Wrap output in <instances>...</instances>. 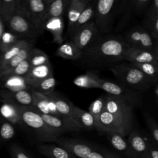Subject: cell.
I'll return each instance as SVG.
<instances>
[{"mask_svg":"<svg viewBox=\"0 0 158 158\" xmlns=\"http://www.w3.org/2000/svg\"><path fill=\"white\" fill-rule=\"evenodd\" d=\"M133 14L131 0H119L114 30L115 32L122 30L128 23Z\"/></svg>","mask_w":158,"mask_h":158,"instance_id":"obj_17","label":"cell"},{"mask_svg":"<svg viewBox=\"0 0 158 158\" xmlns=\"http://www.w3.org/2000/svg\"><path fill=\"white\" fill-rule=\"evenodd\" d=\"M5 31V23L2 19L0 17V46H1V41L2 35Z\"/></svg>","mask_w":158,"mask_h":158,"instance_id":"obj_47","label":"cell"},{"mask_svg":"<svg viewBox=\"0 0 158 158\" xmlns=\"http://www.w3.org/2000/svg\"><path fill=\"white\" fill-rule=\"evenodd\" d=\"M124 60L130 63H151L158 65V53L130 47L125 54Z\"/></svg>","mask_w":158,"mask_h":158,"instance_id":"obj_15","label":"cell"},{"mask_svg":"<svg viewBox=\"0 0 158 158\" xmlns=\"http://www.w3.org/2000/svg\"><path fill=\"white\" fill-rule=\"evenodd\" d=\"M135 107L127 101L109 94L106 95L105 109L122 125L129 135L133 129Z\"/></svg>","mask_w":158,"mask_h":158,"instance_id":"obj_5","label":"cell"},{"mask_svg":"<svg viewBox=\"0 0 158 158\" xmlns=\"http://www.w3.org/2000/svg\"><path fill=\"white\" fill-rule=\"evenodd\" d=\"M123 38L131 48L158 53V43L154 41L150 33L142 26L130 28L125 33Z\"/></svg>","mask_w":158,"mask_h":158,"instance_id":"obj_7","label":"cell"},{"mask_svg":"<svg viewBox=\"0 0 158 158\" xmlns=\"http://www.w3.org/2000/svg\"><path fill=\"white\" fill-rule=\"evenodd\" d=\"M51 76H53L52 68L51 63H48L31 67L30 71L25 77V78L32 90V88L37 83Z\"/></svg>","mask_w":158,"mask_h":158,"instance_id":"obj_16","label":"cell"},{"mask_svg":"<svg viewBox=\"0 0 158 158\" xmlns=\"http://www.w3.org/2000/svg\"><path fill=\"white\" fill-rule=\"evenodd\" d=\"M129 48L123 36L102 35L81 51L80 60L89 67L109 69L124 61Z\"/></svg>","mask_w":158,"mask_h":158,"instance_id":"obj_1","label":"cell"},{"mask_svg":"<svg viewBox=\"0 0 158 158\" xmlns=\"http://www.w3.org/2000/svg\"><path fill=\"white\" fill-rule=\"evenodd\" d=\"M96 130L101 133H118L123 136H126L128 133L126 132L122 125L109 112L104 110L99 117L96 123Z\"/></svg>","mask_w":158,"mask_h":158,"instance_id":"obj_13","label":"cell"},{"mask_svg":"<svg viewBox=\"0 0 158 158\" xmlns=\"http://www.w3.org/2000/svg\"><path fill=\"white\" fill-rule=\"evenodd\" d=\"M99 89L106 91L107 94L121 98L127 101L135 107H138L141 104V93L130 89L120 83H115L101 79Z\"/></svg>","mask_w":158,"mask_h":158,"instance_id":"obj_8","label":"cell"},{"mask_svg":"<svg viewBox=\"0 0 158 158\" xmlns=\"http://www.w3.org/2000/svg\"><path fill=\"white\" fill-rule=\"evenodd\" d=\"M9 31L19 37L36 38L38 36L30 19L25 0H16L14 14L5 23Z\"/></svg>","mask_w":158,"mask_h":158,"instance_id":"obj_4","label":"cell"},{"mask_svg":"<svg viewBox=\"0 0 158 158\" xmlns=\"http://www.w3.org/2000/svg\"><path fill=\"white\" fill-rule=\"evenodd\" d=\"M53 102L57 112L61 115L71 118L73 104L61 98L58 94L54 92L47 95Z\"/></svg>","mask_w":158,"mask_h":158,"instance_id":"obj_32","label":"cell"},{"mask_svg":"<svg viewBox=\"0 0 158 158\" xmlns=\"http://www.w3.org/2000/svg\"><path fill=\"white\" fill-rule=\"evenodd\" d=\"M71 118L79 124L81 129L90 130L96 128L94 118L91 114L75 105L72 108Z\"/></svg>","mask_w":158,"mask_h":158,"instance_id":"obj_25","label":"cell"},{"mask_svg":"<svg viewBox=\"0 0 158 158\" xmlns=\"http://www.w3.org/2000/svg\"><path fill=\"white\" fill-rule=\"evenodd\" d=\"M0 89H1V87H0Z\"/></svg>","mask_w":158,"mask_h":158,"instance_id":"obj_49","label":"cell"},{"mask_svg":"<svg viewBox=\"0 0 158 158\" xmlns=\"http://www.w3.org/2000/svg\"><path fill=\"white\" fill-rule=\"evenodd\" d=\"M89 1L90 0H69L67 7L68 18L67 33L71 30Z\"/></svg>","mask_w":158,"mask_h":158,"instance_id":"obj_22","label":"cell"},{"mask_svg":"<svg viewBox=\"0 0 158 158\" xmlns=\"http://www.w3.org/2000/svg\"><path fill=\"white\" fill-rule=\"evenodd\" d=\"M101 35L93 20H91L77 31L70 38V41L81 52Z\"/></svg>","mask_w":158,"mask_h":158,"instance_id":"obj_10","label":"cell"},{"mask_svg":"<svg viewBox=\"0 0 158 158\" xmlns=\"http://www.w3.org/2000/svg\"><path fill=\"white\" fill-rule=\"evenodd\" d=\"M0 87L2 89L13 91L31 90L25 77L19 76H6L0 78Z\"/></svg>","mask_w":158,"mask_h":158,"instance_id":"obj_24","label":"cell"},{"mask_svg":"<svg viewBox=\"0 0 158 158\" xmlns=\"http://www.w3.org/2000/svg\"><path fill=\"white\" fill-rule=\"evenodd\" d=\"M102 78L93 71H87L85 74L75 78L73 83L80 88H99L100 82Z\"/></svg>","mask_w":158,"mask_h":158,"instance_id":"obj_26","label":"cell"},{"mask_svg":"<svg viewBox=\"0 0 158 158\" xmlns=\"http://www.w3.org/2000/svg\"><path fill=\"white\" fill-rule=\"evenodd\" d=\"M31 67L28 60H27V59H26L23 61H22L20 64H19L16 67H15L10 71L7 72L2 77H6V76H10V75L25 77L30 71Z\"/></svg>","mask_w":158,"mask_h":158,"instance_id":"obj_41","label":"cell"},{"mask_svg":"<svg viewBox=\"0 0 158 158\" xmlns=\"http://www.w3.org/2000/svg\"><path fill=\"white\" fill-rule=\"evenodd\" d=\"M119 0L96 1L93 21L101 35H107L114 28Z\"/></svg>","mask_w":158,"mask_h":158,"instance_id":"obj_6","label":"cell"},{"mask_svg":"<svg viewBox=\"0 0 158 158\" xmlns=\"http://www.w3.org/2000/svg\"><path fill=\"white\" fill-rule=\"evenodd\" d=\"M107 138L111 145L123 156L128 158H136L132 152L128 142L125 139V137L118 133H107Z\"/></svg>","mask_w":158,"mask_h":158,"instance_id":"obj_23","label":"cell"},{"mask_svg":"<svg viewBox=\"0 0 158 158\" xmlns=\"http://www.w3.org/2000/svg\"><path fill=\"white\" fill-rule=\"evenodd\" d=\"M11 158H33L27 151L17 144H12L9 148Z\"/></svg>","mask_w":158,"mask_h":158,"instance_id":"obj_45","label":"cell"},{"mask_svg":"<svg viewBox=\"0 0 158 158\" xmlns=\"http://www.w3.org/2000/svg\"><path fill=\"white\" fill-rule=\"evenodd\" d=\"M34 47L33 44L30 41L8 62L0 69V78L6 75L7 72L13 69L19 64L23 60L27 59L30 50Z\"/></svg>","mask_w":158,"mask_h":158,"instance_id":"obj_28","label":"cell"},{"mask_svg":"<svg viewBox=\"0 0 158 158\" xmlns=\"http://www.w3.org/2000/svg\"><path fill=\"white\" fill-rule=\"evenodd\" d=\"M143 158H158V149L157 144L154 145L152 143H149L148 149Z\"/></svg>","mask_w":158,"mask_h":158,"instance_id":"obj_46","label":"cell"},{"mask_svg":"<svg viewBox=\"0 0 158 158\" xmlns=\"http://www.w3.org/2000/svg\"><path fill=\"white\" fill-rule=\"evenodd\" d=\"M28 43V41L25 39H19L15 43L9 48L4 52H0V69L8 62L13 57Z\"/></svg>","mask_w":158,"mask_h":158,"instance_id":"obj_33","label":"cell"},{"mask_svg":"<svg viewBox=\"0 0 158 158\" xmlns=\"http://www.w3.org/2000/svg\"><path fill=\"white\" fill-rule=\"evenodd\" d=\"M142 25L158 43V0H152L144 13Z\"/></svg>","mask_w":158,"mask_h":158,"instance_id":"obj_14","label":"cell"},{"mask_svg":"<svg viewBox=\"0 0 158 158\" xmlns=\"http://www.w3.org/2000/svg\"><path fill=\"white\" fill-rule=\"evenodd\" d=\"M56 85V80L54 76H51L37 83L32 88V90H34L43 95H48L54 92Z\"/></svg>","mask_w":158,"mask_h":158,"instance_id":"obj_35","label":"cell"},{"mask_svg":"<svg viewBox=\"0 0 158 158\" xmlns=\"http://www.w3.org/2000/svg\"><path fill=\"white\" fill-rule=\"evenodd\" d=\"M33 96V107L40 113L53 115H61L56 109L53 102L47 95H43L34 90H31Z\"/></svg>","mask_w":158,"mask_h":158,"instance_id":"obj_18","label":"cell"},{"mask_svg":"<svg viewBox=\"0 0 158 158\" xmlns=\"http://www.w3.org/2000/svg\"><path fill=\"white\" fill-rule=\"evenodd\" d=\"M0 102L22 107H33V96L31 90L13 91L1 88Z\"/></svg>","mask_w":158,"mask_h":158,"instance_id":"obj_12","label":"cell"},{"mask_svg":"<svg viewBox=\"0 0 158 158\" xmlns=\"http://www.w3.org/2000/svg\"><path fill=\"white\" fill-rule=\"evenodd\" d=\"M38 151L47 158H77L59 145L41 144L37 147Z\"/></svg>","mask_w":158,"mask_h":158,"instance_id":"obj_20","label":"cell"},{"mask_svg":"<svg viewBox=\"0 0 158 158\" xmlns=\"http://www.w3.org/2000/svg\"><path fill=\"white\" fill-rule=\"evenodd\" d=\"M27 60L31 67L50 63L48 55L42 50L35 47L30 50Z\"/></svg>","mask_w":158,"mask_h":158,"instance_id":"obj_34","label":"cell"},{"mask_svg":"<svg viewBox=\"0 0 158 158\" xmlns=\"http://www.w3.org/2000/svg\"><path fill=\"white\" fill-rule=\"evenodd\" d=\"M133 66L139 69L145 75L157 82L158 65L151 63H130Z\"/></svg>","mask_w":158,"mask_h":158,"instance_id":"obj_37","label":"cell"},{"mask_svg":"<svg viewBox=\"0 0 158 158\" xmlns=\"http://www.w3.org/2000/svg\"><path fill=\"white\" fill-rule=\"evenodd\" d=\"M85 158H123L115 152L93 146Z\"/></svg>","mask_w":158,"mask_h":158,"instance_id":"obj_40","label":"cell"},{"mask_svg":"<svg viewBox=\"0 0 158 158\" xmlns=\"http://www.w3.org/2000/svg\"><path fill=\"white\" fill-rule=\"evenodd\" d=\"M15 134L14 125L3 118L0 114V141H7L14 138Z\"/></svg>","mask_w":158,"mask_h":158,"instance_id":"obj_36","label":"cell"},{"mask_svg":"<svg viewBox=\"0 0 158 158\" xmlns=\"http://www.w3.org/2000/svg\"><path fill=\"white\" fill-rule=\"evenodd\" d=\"M128 142L136 158H143L146 154L149 144L137 130H132L128 135Z\"/></svg>","mask_w":158,"mask_h":158,"instance_id":"obj_19","label":"cell"},{"mask_svg":"<svg viewBox=\"0 0 158 158\" xmlns=\"http://www.w3.org/2000/svg\"><path fill=\"white\" fill-rule=\"evenodd\" d=\"M47 13V20L50 18L62 17L69 0H44Z\"/></svg>","mask_w":158,"mask_h":158,"instance_id":"obj_30","label":"cell"},{"mask_svg":"<svg viewBox=\"0 0 158 158\" xmlns=\"http://www.w3.org/2000/svg\"><path fill=\"white\" fill-rule=\"evenodd\" d=\"M81 52L71 41L63 43L57 48L55 56L69 60H80Z\"/></svg>","mask_w":158,"mask_h":158,"instance_id":"obj_31","label":"cell"},{"mask_svg":"<svg viewBox=\"0 0 158 158\" xmlns=\"http://www.w3.org/2000/svg\"><path fill=\"white\" fill-rule=\"evenodd\" d=\"M64 23L63 17L48 19L45 24V30L49 31L52 37V42L58 44L63 43Z\"/></svg>","mask_w":158,"mask_h":158,"instance_id":"obj_21","label":"cell"},{"mask_svg":"<svg viewBox=\"0 0 158 158\" xmlns=\"http://www.w3.org/2000/svg\"><path fill=\"white\" fill-rule=\"evenodd\" d=\"M106 102V95H101L94 101H93L89 107V113L94 117L95 123H96L99 117L104 110Z\"/></svg>","mask_w":158,"mask_h":158,"instance_id":"obj_39","label":"cell"},{"mask_svg":"<svg viewBox=\"0 0 158 158\" xmlns=\"http://www.w3.org/2000/svg\"><path fill=\"white\" fill-rule=\"evenodd\" d=\"M16 0H0V17L4 23L14 14Z\"/></svg>","mask_w":158,"mask_h":158,"instance_id":"obj_38","label":"cell"},{"mask_svg":"<svg viewBox=\"0 0 158 158\" xmlns=\"http://www.w3.org/2000/svg\"><path fill=\"white\" fill-rule=\"evenodd\" d=\"M43 120L52 128L61 133L80 131L82 129L73 118L64 115H53L40 113Z\"/></svg>","mask_w":158,"mask_h":158,"instance_id":"obj_11","label":"cell"},{"mask_svg":"<svg viewBox=\"0 0 158 158\" xmlns=\"http://www.w3.org/2000/svg\"><path fill=\"white\" fill-rule=\"evenodd\" d=\"M152 0H131L133 14L137 15L144 14Z\"/></svg>","mask_w":158,"mask_h":158,"instance_id":"obj_43","label":"cell"},{"mask_svg":"<svg viewBox=\"0 0 158 158\" xmlns=\"http://www.w3.org/2000/svg\"><path fill=\"white\" fill-rule=\"evenodd\" d=\"M0 114L3 118L13 125H23L20 114V106L7 102H2L0 106Z\"/></svg>","mask_w":158,"mask_h":158,"instance_id":"obj_29","label":"cell"},{"mask_svg":"<svg viewBox=\"0 0 158 158\" xmlns=\"http://www.w3.org/2000/svg\"><path fill=\"white\" fill-rule=\"evenodd\" d=\"M121 84L136 91L142 93L157 82L145 75L130 62H120L108 69Z\"/></svg>","mask_w":158,"mask_h":158,"instance_id":"obj_2","label":"cell"},{"mask_svg":"<svg viewBox=\"0 0 158 158\" xmlns=\"http://www.w3.org/2000/svg\"><path fill=\"white\" fill-rule=\"evenodd\" d=\"M19 38L12 34L10 31H4L1 41V46H0V52H4L11 46H12L14 43H15Z\"/></svg>","mask_w":158,"mask_h":158,"instance_id":"obj_42","label":"cell"},{"mask_svg":"<svg viewBox=\"0 0 158 158\" xmlns=\"http://www.w3.org/2000/svg\"><path fill=\"white\" fill-rule=\"evenodd\" d=\"M23 125L28 127L41 142H56L61 133L50 127L42 118L40 112L33 107L20 106Z\"/></svg>","mask_w":158,"mask_h":158,"instance_id":"obj_3","label":"cell"},{"mask_svg":"<svg viewBox=\"0 0 158 158\" xmlns=\"http://www.w3.org/2000/svg\"><path fill=\"white\" fill-rule=\"evenodd\" d=\"M144 116L146 124L148 127L149 131L152 136V138L156 144L158 143V127L154 119L149 114V113L144 112Z\"/></svg>","mask_w":158,"mask_h":158,"instance_id":"obj_44","label":"cell"},{"mask_svg":"<svg viewBox=\"0 0 158 158\" xmlns=\"http://www.w3.org/2000/svg\"><path fill=\"white\" fill-rule=\"evenodd\" d=\"M154 93L156 96L157 98L158 97V86H157V83L155 84V88H154Z\"/></svg>","mask_w":158,"mask_h":158,"instance_id":"obj_48","label":"cell"},{"mask_svg":"<svg viewBox=\"0 0 158 158\" xmlns=\"http://www.w3.org/2000/svg\"><path fill=\"white\" fill-rule=\"evenodd\" d=\"M95 4L96 1H89V3L86 6L84 10L81 12L71 30L67 33V35L69 36V37H70V38L80 28H81L89 21L93 20L94 14Z\"/></svg>","mask_w":158,"mask_h":158,"instance_id":"obj_27","label":"cell"},{"mask_svg":"<svg viewBox=\"0 0 158 158\" xmlns=\"http://www.w3.org/2000/svg\"><path fill=\"white\" fill-rule=\"evenodd\" d=\"M30 19L38 36L45 30L47 20L46 8L44 0H25Z\"/></svg>","mask_w":158,"mask_h":158,"instance_id":"obj_9","label":"cell"}]
</instances>
